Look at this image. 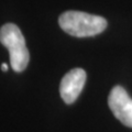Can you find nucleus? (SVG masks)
I'll list each match as a JSON object with an SVG mask.
<instances>
[{
    "label": "nucleus",
    "mask_w": 132,
    "mask_h": 132,
    "mask_svg": "<svg viewBox=\"0 0 132 132\" xmlns=\"http://www.w3.org/2000/svg\"><path fill=\"white\" fill-rule=\"evenodd\" d=\"M86 82V72L81 68H74L63 77L60 85L61 97L65 104L71 105L78 98Z\"/></svg>",
    "instance_id": "4"
},
{
    "label": "nucleus",
    "mask_w": 132,
    "mask_h": 132,
    "mask_svg": "<svg viewBox=\"0 0 132 132\" xmlns=\"http://www.w3.org/2000/svg\"><path fill=\"white\" fill-rule=\"evenodd\" d=\"M1 69H2V72H7L8 71V65L6 63L1 64Z\"/></svg>",
    "instance_id": "5"
},
{
    "label": "nucleus",
    "mask_w": 132,
    "mask_h": 132,
    "mask_svg": "<svg viewBox=\"0 0 132 132\" xmlns=\"http://www.w3.org/2000/svg\"><path fill=\"white\" fill-rule=\"evenodd\" d=\"M62 30L76 38H88L106 30L107 20L100 15L81 11H66L59 18Z\"/></svg>",
    "instance_id": "1"
},
{
    "label": "nucleus",
    "mask_w": 132,
    "mask_h": 132,
    "mask_svg": "<svg viewBox=\"0 0 132 132\" xmlns=\"http://www.w3.org/2000/svg\"><path fill=\"white\" fill-rule=\"evenodd\" d=\"M0 42L9 50L12 69L16 73L23 72L30 61V54L21 30L13 23L2 26L0 29Z\"/></svg>",
    "instance_id": "2"
},
{
    "label": "nucleus",
    "mask_w": 132,
    "mask_h": 132,
    "mask_svg": "<svg viewBox=\"0 0 132 132\" xmlns=\"http://www.w3.org/2000/svg\"><path fill=\"white\" fill-rule=\"evenodd\" d=\"M108 105L119 121L132 128V98L125 88L121 86H114L109 94Z\"/></svg>",
    "instance_id": "3"
}]
</instances>
